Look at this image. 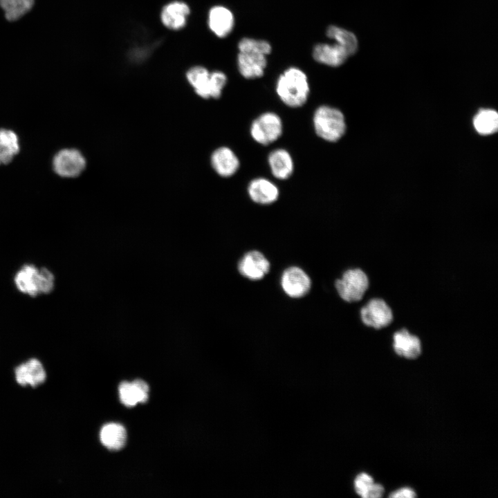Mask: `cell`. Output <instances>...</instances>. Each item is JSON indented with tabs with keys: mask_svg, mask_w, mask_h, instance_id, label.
<instances>
[{
	"mask_svg": "<svg viewBox=\"0 0 498 498\" xmlns=\"http://www.w3.org/2000/svg\"><path fill=\"white\" fill-rule=\"evenodd\" d=\"M13 282L20 293L35 297L50 293L55 288V277L48 268L28 263L16 271Z\"/></svg>",
	"mask_w": 498,
	"mask_h": 498,
	"instance_id": "6da1fadb",
	"label": "cell"
},
{
	"mask_svg": "<svg viewBox=\"0 0 498 498\" xmlns=\"http://www.w3.org/2000/svg\"><path fill=\"white\" fill-rule=\"evenodd\" d=\"M276 92L286 106L297 108L308 100L310 87L306 73L297 67H290L278 77Z\"/></svg>",
	"mask_w": 498,
	"mask_h": 498,
	"instance_id": "7a4b0ae2",
	"label": "cell"
},
{
	"mask_svg": "<svg viewBox=\"0 0 498 498\" xmlns=\"http://www.w3.org/2000/svg\"><path fill=\"white\" fill-rule=\"evenodd\" d=\"M313 123L316 134L328 142L338 141L346 131L343 113L326 105L320 106L315 111Z\"/></svg>",
	"mask_w": 498,
	"mask_h": 498,
	"instance_id": "3957f363",
	"label": "cell"
},
{
	"mask_svg": "<svg viewBox=\"0 0 498 498\" xmlns=\"http://www.w3.org/2000/svg\"><path fill=\"white\" fill-rule=\"evenodd\" d=\"M189 83L203 98H219L227 83V76L221 71L210 73L205 67L194 66L186 74Z\"/></svg>",
	"mask_w": 498,
	"mask_h": 498,
	"instance_id": "277c9868",
	"label": "cell"
},
{
	"mask_svg": "<svg viewBox=\"0 0 498 498\" xmlns=\"http://www.w3.org/2000/svg\"><path fill=\"white\" fill-rule=\"evenodd\" d=\"M369 287V279L359 268L348 269L335 282V288L342 299L352 303L360 301Z\"/></svg>",
	"mask_w": 498,
	"mask_h": 498,
	"instance_id": "5b68a950",
	"label": "cell"
},
{
	"mask_svg": "<svg viewBox=\"0 0 498 498\" xmlns=\"http://www.w3.org/2000/svg\"><path fill=\"white\" fill-rule=\"evenodd\" d=\"M250 132L252 138L259 144L270 145L282 136V121L275 113H264L252 122Z\"/></svg>",
	"mask_w": 498,
	"mask_h": 498,
	"instance_id": "8992f818",
	"label": "cell"
},
{
	"mask_svg": "<svg viewBox=\"0 0 498 498\" xmlns=\"http://www.w3.org/2000/svg\"><path fill=\"white\" fill-rule=\"evenodd\" d=\"M360 320L367 326L376 330L387 327L394 320L391 308L382 298H372L360 311Z\"/></svg>",
	"mask_w": 498,
	"mask_h": 498,
	"instance_id": "52a82bcc",
	"label": "cell"
},
{
	"mask_svg": "<svg viewBox=\"0 0 498 498\" xmlns=\"http://www.w3.org/2000/svg\"><path fill=\"white\" fill-rule=\"evenodd\" d=\"M86 167V160L82 153L75 149H64L53 157V169L59 176L74 178L78 176Z\"/></svg>",
	"mask_w": 498,
	"mask_h": 498,
	"instance_id": "ba28073f",
	"label": "cell"
},
{
	"mask_svg": "<svg viewBox=\"0 0 498 498\" xmlns=\"http://www.w3.org/2000/svg\"><path fill=\"white\" fill-rule=\"evenodd\" d=\"M284 292L291 298H300L310 290L311 281L301 268L290 266L284 270L280 279Z\"/></svg>",
	"mask_w": 498,
	"mask_h": 498,
	"instance_id": "9c48e42d",
	"label": "cell"
},
{
	"mask_svg": "<svg viewBox=\"0 0 498 498\" xmlns=\"http://www.w3.org/2000/svg\"><path fill=\"white\" fill-rule=\"evenodd\" d=\"M237 268L243 277L256 281L262 279L270 271V264L263 253L251 250L240 259Z\"/></svg>",
	"mask_w": 498,
	"mask_h": 498,
	"instance_id": "30bf717a",
	"label": "cell"
},
{
	"mask_svg": "<svg viewBox=\"0 0 498 498\" xmlns=\"http://www.w3.org/2000/svg\"><path fill=\"white\" fill-rule=\"evenodd\" d=\"M15 376L17 382L21 386L37 387L46 381V373L38 359L31 358L15 369Z\"/></svg>",
	"mask_w": 498,
	"mask_h": 498,
	"instance_id": "8fae6325",
	"label": "cell"
},
{
	"mask_svg": "<svg viewBox=\"0 0 498 498\" xmlns=\"http://www.w3.org/2000/svg\"><path fill=\"white\" fill-rule=\"evenodd\" d=\"M393 349L398 356L414 360L421 354V341L417 335L403 328L393 334Z\"/></svg>",
	"mask_w": 498,
	"mask_h": 498,
	"instance_id": "7c38bea8",
	"label": "cell"
},
{
	"mask_svg": "<svg viewBox=\"0 0 498 498\" xmlns=\"http://www.w3.org/2000/svg\"><path fill=\"white\" fill-rule=\"evenodd\" d=\"M266 65V55L253 51H239L237 66L243 77L255 79L261 77Z\"/></svg>",
	"mask_w": 498,
	"mask_h": 498,
	"instance_id": "4fadbf2b",
	"label": "cell"
},
{
	"mask_svg": "<svg viewBox=\"0 0 498 498\" xmlns=\"http://www.w3.org/2000/svg\"><path fill=\"white\" fill-rule=\"evenodd\" d=\"M313 57L320 64L336 67L342 65L349 55L347 50L337 43H320L314 46Z\"/></svg>",
	"mask_w": 498,
	"mask_h": 498,
	"instance_id": "5bb4252c",
	"label": "cell"
},
{
	"mask_svg": "<svg viewBox=\"0 0 498 498\" xmlns=\"http://www.w3.org/2000/svg\"><path fill=\"white\" fill-rule=\"evenodd\" d=\"M234 18L232 12L226 7L216 6L208 14V26L217 37L223 38L229 35L234 27Z\"/></svg>",
	"mask_w": 498,
	"mask_h": 498,
	"instance_id": "9a60e30c",
	"label": "cell"
},
{
	"mask_svg": "<svg viewBox=\"0 0 498 498\" xmlns=\"http://www.w3.org/2000/svg\"><path fill=\"white\" fill-rule=\"evenodd\" d=\"M211 164L215 172L222 177H230L239 169V160L228 147L216 149L211 156Z\"/></svg>",
	"mask_w": 498,
	"mask_h": 498,
	"instance_id": "2e32d148",
	"label": "cell"
},
{
	"mask_svg": "<svg viewBox=\"0 0 498 498\" xmlns=\"http://www.w3.org/2000/svg\"><path fill=\"white\" fill-rule=\"evenodd\" d=\"M248 193L252 201L261 205H269L275 202L279 194L278 187L264 178H257L250 181Z\"/></svg>",
	"mask_w": 498,
	"mask_h": 498,
	"instance_id": "e0dca14e",
	"label": "cell"
},
{
	"mask_svg": "<svg viewBox=\"0 0 498 498\" xmlns=\"http://www.w3.org/2000/svg\"><path fill=\"white\" fill-rule=\"evenodd\" d=\"M118 389L120 400L127 407H133L138 403H145L149 398V386L140 379L131 382H122Z\"/></svg>",
	"mask_w": 498,
	"mask_h": 498,
	"instance_id": "ac0fdd59",
	"label": "cell"
},
{
	"mask_svg": "<svg viewBox=\"0 0 498 498\" xmlns=\"http://www.w3.org/2000/svg\"><path fill=\"white\" fill-rule=\"evenodd\" d=\"M190 12V8L185 3L173 1L163 8L160 19L165 27L172 30H178L185 26Z\"/></svg>",
	"mask_w": 498,
	"mask_h": 498,
	"instance_id": "d6986e66",
	"label": "cell"
},
{
	"mask_svg": "<svg viewBox=\"0 0 498 498\" xmlns=\"http://www.w3.org/2000/svg\"><path fill=\"white\" fill-rule=\"evenodd\" d=\"M268 162L272 174L277 179L288 178L293 172L294 163L289 152L284 149H277L270 152Z\"/></svg>",
	"mask_w": 498,
	"mask_h": 498,
	"instance_id": "ffe728a7",
	"label": "cell"
},
{
	"mask_svg": "<svg viewBox=\"0 0 498 498\" xmlns=\"http://www.w3.org/2000/svg\"><path fill=\"white\" fill-rule=\"evenodd\" d=\"M100 441L109 450L122 449L127 441V432L120 424L111 423L102 427L100 431Z\"/></svg>",
	"mask_w": 498,
	"mask_h": 498,
	"instance_id": "44dd1931",
	"label": "cell"
},
{
	"mask_svg": "<svg viewBox=\"0 0 498 498\" xmlns=\"http://www.w3.org/2000/svg\"><path fill=\"white\" fill-rule=\"evenodd\" d=\"M17 134L9 129H0V165L8 164L19 151Z\"/></svg>",
	"mask_w": 498,
	"mask_h": 498,
	"instance_id": "7402d4cb",
	"label": "cell"
},
{
	"mask_svg": "<svg viewBox=\"0 0 498 498\" xmlns=\"http://www.w3.org/2000/svg\"><path fill=\"white\" fill-rule=\"evenodd\" d=\"M326 36L342 46L349 56L353 55L358 50V43L356 35L346 29L330 26L326 30Z\"/></svg>",
	"mask_w": 498,
	"mask_h": 498,
	"instance_id": "603a6c76",
	"label": "cell"
},
{
	"mask_svg": "<svg viewBox=\"0 0 498 498\" xmlns=\"http://www.w3.org/2000/svg\"><path fill=\"white\" fill-rule=\"evenodd\" d=\"M473 124L481 135L494 133L498 129V114L492 109H481L474 116Z\"/></svg>",
	"mask_w": 498,
	"mask_h": 498,
	"instance_id": "cb8c5ba5",
	"label": "cell"
},
{
	"mask_svg": "<svg viewBox=\"0 0 498 498\" xmlns=\"http://www.w3.org/2000/svg\"><path fill=\"white\" fill-rule=\"evenodd\" d=\"M34 0H0V7L8 21L19 19L33 7Z\"/></svg>",
	"mask_w": 498,
	"mask_h": 498,
	"instance_id": "d4e9b609",
	"label": "cell"
},
{
	"mask_svg": "<svg viewBox=\"0 0 498 498\" xmlns=\"http://www.w3.org/2000/svg\"><path fill=\"white\" fill-rule=\"evenodd\" d=\"M239 51H253L268 55L272 48L269 42L265 40L249 37L242 38L238 44Z\"/></svg>",
	"mask_w": 498,
	"mask_h": 498,
	"instance_id": "484cf974",
	"label": "cell"
},
{
	"mask_svg": "<svg viewBox=\"0 0 498 498\" xmlns=\"http://www.w3.org/2000/svg\"><path fill=\"white\" fill-rule=\"evenodd\" d=\"M374 483V479L366 472L359 474L354 480L356 492L363 498H368L369 492Z\"/></svg>",
	"mask_w": 498,
	"mask_h": 498,
	"instance_id": "4316f807",
	"label": "cell"
},
{
	"mask_svg": "<svg viewBox=\"0 0 498 498\" xmlns=\"http://www.w3.org/2000/svg\"><path fill=\"white\" fill-rule=\"evenodd\" d=\"M416 497V494L415 491L409 488V487H403L400 489H398L394 492H392L389 495V497L392 498H400V497H407V498H413Z\"/></svg>",
	"mask_w": 498,
	"mask_h": 498,
	"instance_id": "83f0119b",
	"label": "cell"
},
{
	"mask_svg": "<svg viewBox=\"0 0 498 498\" xmlns=\"http://www.w3.org/2000/svg\"><path fill=\"white\" fill-rule=\"evenodd\" d=\"M385 492V488L380 483H374L369 492L368 498L381 497Z\"/></svg>",
	"mask_w": 498,
	"mask_h": 498,
	"instance_id": "f1b7e54d",
	"label": "cell"
}]
</instances>
